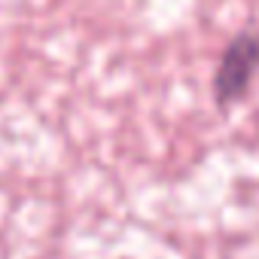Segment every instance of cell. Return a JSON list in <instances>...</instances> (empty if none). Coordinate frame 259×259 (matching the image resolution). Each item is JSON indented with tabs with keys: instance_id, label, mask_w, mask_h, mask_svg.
<instances>
[{
	"instance_id": "cell-1",
	"label": "cell",
	"mask_w": 259,
	"mask_h": 259,
	"mask_svg": "<svg viewBox=\"0 0 259 259\" xmlns=\"http://www.w3.org/2000/svg\"><path fill=\"white\" fill-rule=\"evenodd\" d=\"M259 67V37L256 34H238L226 52L223 61L217 67L213 76V98L220 107H229L235 101H241L250 89V79Z\"/></svg>"
}]
</instances>
